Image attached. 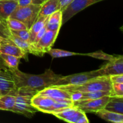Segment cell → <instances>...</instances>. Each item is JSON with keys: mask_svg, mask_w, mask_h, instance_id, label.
Listing matches in <instances>:
<instances>
[{"mask_svg": "<svg viewBox=\"0 0 123 123\" xmlns=\"http://www.w3.org/2000/svg\"><path fill=\"white\" fill-rule=\"evenodd\" d=\"M58 0H47L41 6L38 16H47L58 10Z\"/></svg>", "mask_w": 123, "mask_h": 123, "instance_id": "ffe728a7", "label": "cell"}, {"mask_svg": "<svg viewBox=\"0 0 123 123\" xmlns=\"http://www.w3.org/2000/svg\"><path fill=\"white\" fill-rule=\"evenodd\" d=\"M32 3V0H18V6L25 7Z\"/></svg>", "mask_w": 123, "mask_h": 123, "instance_id": "d6a6232c", "label": "cell"}, {"mask_svg": "<svg viewBox=\"0 0 123 123\" xmlns=\"http://www.w3.org/2000/svg\"><path fill=\"white\" fill-rule=\"evenodd\" d=\"M0 1H7V0H0ZM14 1H18V0H14Z\"/></svg>", "mask_w": 123, "mask_h": 123, "instance_id": "74e56055", "label": "cell"}, {"mask_svg": "<svg viewBox=\"0 0 123 123\" xmlns=\"http://www.w3.org/2000/svg\"><path fill=\"white\" fill-rule=\"evenodd\" d=\"M62 11L58 10L49 16L46 23V28L48 30L60 31L62 26Z\"/></svg>", "mask_w": 123, "mask_h": 123, "instance_id": "9a60e30c", "label": "cell"}, {"mask_svg": "<svg viewBox=\"0 0 123 123\" xmlns=\"http://www.w3.org/2000/svg\"><path fill=\"white\" fill-rule=\"evenodd\" d=\"M95 114L101 118L107 121L114 123H123V114L109 111L104 108L97 111Z\"/></svg>", "mask_w": 123, "mask_h": 123, "instance_id": "e0dca14e", "label": "cell"}, {"mask_svg": "<svg viewBox=\"0 0 123 123\" xmlns=\"http://www.w3.org/2000/svg\"><path fill=\"white\" fill-rule=\"evenodd\" d=\"M110 97L106 96L96 99L79 100L74 102V106L79 108L85 113H95L105 108Z\"/></svg>", "mask_w": 123, "mask_h": 123, "instance_id": "ba28073f", "label": "cell"}, {"mask_svg": "<svg viewBox=\"0 0 123 123\" xmlns=\"http://www.w3.org/2000/svg\"><path fill=\"white\" fill-rule=\"evenodd\" d=\"M15 79L18 88H26L36 92L51 86L62 75L56 74L52 70H46L41 74H31L24 73L17 68L9 70Z\"/></svg>", "mask_w": 123, "mask_h": 123, "instance_id": "6da1fadb", "label": "cell"}, {"mask_svg": "<svg viewBox=\"0 0 123 123\" xmlns=\"http://www.w3.org/2000/svg\"><path fill=\"white\" fill-rule=\"evenodd\" d=\"M49 16H39L37 17L36 21L34 22L32 26L29 30L30 33V40L29 43H32L35 39L37 34L41 30V29L46 25L48 21Z\"/></svg>", "mask_w": 123, "mask_h": 123, "instance_id": "d6986e66", "label": "cell"}, {"mask_svg": "<svg viewBox=\"0 0 123 123\" xmlns=\"http://www.w3.org/2000/svg\"><path fill=\"white\" fill-rule=\"evenodd\" d=\"M0 68H2V69H8L7 67L6 66V65H5L2 59L1 58V56H0Z\"/></svg>", "mask_w": 123, "mask_h": 123, "instance_id": "e575fe53", "label": "cell"}, {"mask_svg": "<svg viewBox=\"0 0 123 123\" xmlns=\"http://www.w3.org/2000/svg\"><path fill=\"white\" fill-rule=\"evenodd\" d=\"M0 56L8 70H11L18 68L20 60L21 59L20 58L5 54H0Z\"/></svg>", "mask_w": 123, "mask_h": 123, "instance_id": "7402d4cb", "label": "cell"}, {"mask_svg": "<svg viewBox=\"0 0 123 123\" xmlns=\"http://www.w3.org/2000/svg\"><path fill=\"white\" fill-rule=\"evenodd\" d=\"M0 54H8L24 58L28 61V55L25 54L10 38H4L0 44Z\"/></svg>", "mask_w": 123, "mask_h": 123, "instance_id": "4fadbf2b", "label": "cell"}, {"mask_svg": "<svg viewBox=\"0 0 123 123\" xmlns=\"http://www.w3.org/2000/svg\"><path fill=\"white\" fill-rule=\"evenodd\" d=\"M100 76L123 74V56L119 55L97 70Z\"/></svg>", "mask_w": 123, "mask_h": 123, "instance_id": "8fae6325", "label": "cell"}, {"mask_svg": "<svg viewBox=\"0 0 123 123\" xmlns=\"http://www.w3.org/2000/svg\"><path fill=\"white\" fill-rule=\"evenodd\" d=\"M9 38L19 47L20 49L22 50L25 54H30V43L27 41H25L19 37H16L13 35H11Z\"/></svg>", "mask_w": 123, "mask_h": 123, "instance_id": "d4e9b609", "label": "cell"}, {"mask_svg": "<svg viewBox=\"0 0 123 123\" xmlns=\"http://www.w3.org/2000/svg\"><path fill=\"white\" fill-rule=\"evenodd\" d=\"M86 113L75 106L66 108L53 115L61 120L70 123H88Z\"/></svg>", "mask_w": 123, "mask_h": 123, "instance_id": "52a82bcc", "label": "cell"}, {"mask_svg": "<svg viewBox=\"0 0 123 123\" xmlns=\"http://www.w3.org/2000/svg\"><path fill=\"white\" fill-rule=\"evenodd\" d=\"M6 22H7V27L9 30H28L26 25L18 19L8 18L6 20Z\"/></svg>", "mask_w": 123, "mask_h": 123, "instance_id": "484cf974", "label": "cell"}, {"mask_svg": "<svg viewBox=\"0 0 123 123\" xmlns=\"http://www.w3.org/2000/svg\"><path fill=\"white\" fill-rule=\"evenodd\" d=\"M84 56H88L94 58L100 59V60H106V61H111V60L114 59L115 56H113L112 55H109L106 53L103 52L102 50H98V51L94 52L92 53H88V54H84Z\"/></svg>", "mask_w": 123, "mask_h": 123, "instance_id": "4316f807", "label": "cell"}, {"mask_svg": "<svg viewBox=\"0 0 123 123\" xmlns=\"http://www.w3.org/2000/svg\"><path fill=\"white\" fill-rule=\"evenodd\" d=\"M18 6V1H0V18L6 20Z\"/></svg>", "mask_w": 123, "mask_h": 123, "instance_id": "2e32d148", "label": "cell"}, {"mask_svg": "<svg viewBox=\"0 0 123 123\" xmlns=\"http://www.w3.org/2000/svg\"><path fill=\"white\" fill-rule=\"evenodd\" d=\"M1 96H2V95H1V93H0V97H1Z\"/></svg>", "mask_w": 123, "mask_h": 123, "instance_id": "f35d334b", "label": "cell"}, {"mask_svg": "<svg viewBox=\"0 0 123 123\" xmlns=\"http://www.w3.org/2000/svg\"><path fill=\"white\" fill-rule=\"evenodd\" d=\"M16 96L6 94L0 97V110L12 111L15 105Z\"/></svg>", "mask_w": 123, "mask_h": 123, "instance_id": "44dd1931", "label": "cell"}, {"mask_svg": "<svg viewBox=\"0 0 123 123\" xmlns=\"http://www.w3.org/2000/svg\"><path fill=\"white\" fill-rule=\"evenodd\" d=\"M11 35L10 31L7 25L0 24V36L3 38H9Z\"/></svg>", "mask_w": 123, "mask_h": 123, "instance_id": "f546056e", "label": "cell"}, {"mask_svg": "<svg viewBox=\"0 0 123 123\" xmlns=\"http://www.w3.org/2000/svg\"><path fill=\"white\" fill-rule=\"evenodd\" d=\"M3 37H1V36H0V44H1V42H2V39H3Z\"/></svg>", "mask_w": 123, "mask_h": 123, "instance_id": "8d00e7d4", "label": "cell"}, {"mask_svg": "<svg viewBox=\"0 0 123 123\" xmlns=\"http://www.w3.org/2000/svg\"><path fill=\"white\" fill-rule=\"evenodd\" d=\"M0 24H4V25H7V22H6V20L0 18Z\"/></svg>", "mask_w": 123, "mask_h": 123, "instance_id": "d590c367", "label": "cell"}, {"mask_svg": "<svg viewBox=\"0 0 123 123\" xmlns=\"http://www.w3.org/2000/svg\"><path fill=\"white\" fill-rule=\"evenodd\" d=\"M18 88L15 79L8 69L0 68V93L2 96L12 94L16 96Z\"/></svg>", "mask_w": 123, "mask_h": 123, "instance_id": "9c48e42d", "label": "cell"}, {"mask_svg": "<svg viewBox=\"0 0 123 123\" xmlns=\"http://www.w3.org/2000/svg\"><path fill=\"white\" fill-rule=\"evenodd\" d=\"M37 94L42 96H48L55 99L66 98L72 100L69 92L56 86H49L40 91Z\"/></svg>", "mask_w": 123, "mask_h": 123, "instance_id": "5bb4252c", "label": "cell"}, {"mask_svg": "<svg viewBox=\"0 0 123 123\" xmlns=\"http://www.w3.org/2000/svg\"><path fill=\"white\" fill-rule=\"evenodd\" d=\"M104 109L109 111L123 114V97L111 96Z\"/></svg>", "mask_w": 123, "mask_h": 123, "instance_id": "ac0fdd59", "label": "cell"}, {"mask_svg": "<svg viewBox=\"0 0 123 123\" xmlns=\"http://www.w3.org/2000/svg\"><path fill=\"white\" fill-rule=\"evenodd\" d=\"M10 33L12 35L16 36V37H19V38L29 42V40H30V33H29L28 30H10Z\"/></svg>", "mask_w": 123, "mask_h": 123, "instance_id": "f1b7e54d", "label": "cell"}, {"mask_svg": "<svg viewBox=\"0 0 123 123\" xmlns=\"http://www.w3.org/2000/svg\"><path fill=\"white\" fill-rule=\"evenodd\" d=\"M60 31L47 30L38 42L34 45L30 44V54L38 56H43L52 48L57 38Z\"/></svg>", "mask_w": 123, "mask_h": 123, "instance_id": "5b68a950", "label": "cell"}, {"mask_svg": "<svg viewBox=\"0 0 123 123\" xmlns=\"http://www.w3.org/2000/svg\"><path fill=\"white\" fill-rule=\"evenodd\" d=\"M56 101L55 98L37 93L31 98V104L37 108L38 111L50 114L53 106Z\"/></svg>", "mask_w": 123, "mask_h": 123, "instance_id": "7c38bea8", "label": "cell"}, {"mask_svg": "<svg viewBox=\"0 0 123 123\" xmlns=\"http://www.w3.org/2000/svg\"><path fill=\"white\" fill-rule=\"evenodd\" d=\"M74 0H58V10L62 11V12L72 3Z\"/></svg>", "mask_w": 123, "mask_h": 123, "instance_id": "4dcf8cb0", "label": "cell"}, {"mask_svg": "<svg viewBox=\"0 0 123 123\" xmlns=\"http://www.w3.org/2000/svg\"><path fill=\"white\" fill-rule=\"evenodd\" d=\"M37 92L26 88H18V93L16 96L15 105L12 112L25 115L31 118L38 109L31 104V98Z\"/></svg>", "mask_w": 123, "mask_h": 123, "instance_id": "3957f363", "label": "cell"}, {"mask_svg": "<svg viewBox=\"0 0 123 123\" xmlns=\"http://www.w3.org/2000/svg\"><path fill=\"white\" fill-rule=\"evenodd\" d=\"M47 0H32V3L35 4H40L42 5V4L46 2Z\"/></svg>", "mask_w": 123, "mask_h": 123, "instance_id": "836d02e7", "label": "cell"}, {"mask_svg": "<svg viewBox=\"0 0 123 123\" xmlns=\"http://www.w3.org/2000/svg\"><path fill=\"white\" fill-rule=\"evenodd\" d=\"M56 87L60 88L68 92L79 91L81 92H86L97 91H111L112 90L111 82L109 76L96 77L80 85H64Z\"/></svg>", "mask_w": 123, "mask_h": 123, "instance_id": "7a4b0ae2", "label": "cell"}, {"mask_svg": "<svg viewBox=\"0 0 123 123\" xmlns=\"http://www.w3.org/2000/svg\"><path fill=\"white\" fill-rule=\"evenodd\" d=\"M111 83H123V74H114L109 76Z\"/></svg>", "mask_w": 123, "mask_h": 123, "instance_id": "1f68e13d", "label": "cell"}, {"mask_svg": "<svg viewBox=\"0 0 123 123\" xmlns=\"http://www.w3.org/2000/svg\"><path fill=\"white\" fill-rule=\"evenodd\" d=\"M40 4H30L25 7L18 6L10 16V18L18 19L24 23L28 30H30L38 16L40 10Z\"/></svg>", "mask_w": 123, "mask_h": 123, "instance_id": "277c9868", "label": "cell"}, {"mask_svg": "<svg viewBox=\"0 0 123 123\" xmlns=\"http://www.w3.org/2000/svg\"><path fill=\"white\" fill-rule=\"evenodd\" d=\"M100 76L96 70L83 72L71 75L61 76L51 86H64V85H76L84 84L91 79Z\"/></svg>", "mask_w": 123, "mask_h": 123, "instance_id": "8992f818", "label": "cell"}, {"mask_svg": "<svg viewBox=\"0 0 123 123\" xmlns=\"http://www.w3.org/2000/svg\"><path fill=\"white\" fill-rule=\"evenodd\" d=\"M103 0H74L62 12V25L67 22L75 14L88 6Z\"/></svg>", "mask_w": 123, "mask_h": 123, "instance_id": "30bf717a", "label": "cell"}, {"mask_svg": "<svg viewBox=\"0 0 123 123\" xmlns=\"http://www.w3.org/2000/svg\"><path fill=\"white\" fill-rule=\"evenodd\" d=\"M52 58H62L67 57V56H74V55H84V54H80V53H75L73 52L67 51V50H62V49H51L48 52Z\"/></svg>", "mask_w": 123, "mask_h": 123, "instance_id": "cb8c5ba5", "label": "cell"}, {"mask_svg": "<svg viewBox=\"0 0 123 123\" xmlns=\"http://www.w3.org/2000/svg\"><path fill=\"white\" fill-rule=\"evenodd\" d=\"M111 96L123 97V83H111Z\"/></svg>", "mask_w": 123, "mask_h": 123, "instance_id": "83f0119b", "label": "cell"}, {"mask_svg": "<svg viewBox=\"0 0 123 123\" xmlns=\"http://www.w3.org/2000/svg\"><path fill=\"white\" fill-rule=\"evenodd\" d=\"M111 96V91H97L91 92H81V97L79 100L96 99L100 98L103 96Z\"/></svg>", "mask_w": 123, "mask_h": 123, "instance_id": "603a6c76", "label": "cell"}]
</instances>
